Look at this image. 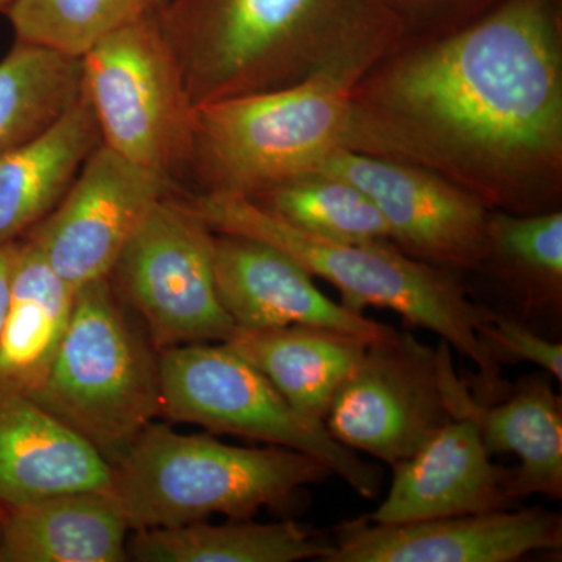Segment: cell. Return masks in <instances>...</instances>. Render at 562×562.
I'll list each match as a JSON object with an SVG mask.
<instances>
[{"mask_svg":"<svg viewBox=\"0 0 562 562\" xmlns=\"http://www.w3.org/2000/svg\"><path fill=\"white\" fill-rule=\"evenodd\" d=\"M550 373H532L509 386L505 401L494 405L469 397L460 417L479 425L491 454H516L513 495L517 502L531 495L562 497V398Z\"/></svg>","mask_w":562,"mask_h":562,"instance_id":"21","label":"cell"},{"mask_svg":"<svg viewBox=\"0 0 562 562\" xmlns=\"http://www.w3.org/2000/svg\"><path fill=\"white\" fill-rule=\"evenodd\" d=\"M160 10L122 25L81 57L83 94L103 146L176 183L192 106Z\"/></svg>","mask_w":562,"mask_h":562,"instance_id":"8","label":"cell"},{"mask_svg":"<svg viewBox=\"0 0 562 562\" xmlns=\"http://www.w3.org/2000/svg\"><path fill=\"white\" fill-rule=\"evenodd\" d=\"M0 552H2V522H0Z\"/></svg>","mask_w":562,"mask_h":562,"instance_id":"31","label":"cell"},{"mask_svg":"<svg viewBox=\"0 0 562 562\" xmlns=\"http://www.w3.org/2000/svg\"><path fill=\"white\" fill-rule=\"evenodd\" d=\"M160 21L192 109L290 87L406 38L379 0H165Z\"/></svg>","mask_w":562,"mask_h":562,"instance_id":"2","label":"cell"},{"mask_svg":"<svg viewBox=\"0 0 562 562\" xmlns=\"http://www.w3.org/2000/svg\"><path fill=\"white\" fill-rule=\"evenodd\" d=\"M249 199L317 238L346 244L391 241L390 227L371 198L335 173H299Z\"/></svg>","mask_w":562,"mask_h":562,"instance_id":"25","label":"cell"},{"mask_svg":"<svg viewBox=\"0 0 562 562\" xmlns=\"http://www.w3.org/2000/svg\"><path fill=\"white\" fill-rule=\"evenodd\" d=\"M392 471L390 492L382 505L366 516L369 522L408 524L505 512L517 502L513 469L492 461L479 425L469 416L443 425Z\"/></svg>","mask_w":562,"mask_h":562,"instance_id":"15","label":"cell"},{"mask_svg":"<svg viewBox=\"0 0 562 562\" xmlns=\"http://www.w3.org/2000/svg\"><path fill=\"white\" fill-rule=\"evenodd\" d=\"M312 171L335 173L369 195L391 241L409 257L457 273L480 271L491 210L452 181L350 149L336 150Z\"/></svg>","mask_w":562,"mask_h":562,"instance_id":"11","label":"cell"},{"mask_svg":"<svg viewBox=\"0 0 562 562\" xmlns=\"http://www.w3.org/2000/svg\"><path fill=\"white\" fill-rule=\"evenodd\" d=\"M83 490H111V465L31 398L0 391V512Z\"/></svg>","mask_w":562,"mask_h":562,"instance_id":"16","label":"cell"},{"mask_svg":"<svg viewBox=\"0 0 562 562\" xmlns=\"http://www.w3.org/2000/svg\"><path fill=\"white\" fill-rule=\"evenodd\" d=\"M102 138L81 98L35 139L0 154V246L20 239L60 203Z\"/></svg>","mask_w":562,"mask_h":562,"instance_id":"19","label":"cell"},{"mask_svg":"<svg viewBox=\"0 0 562 562\" xmlns=\"http://www.w3.org/2000/svg\"><path fill=\"white\" fill-rule=\"evenodd\" d=\"M27 398L110 464L161 416L160 351L109 277L77 290L49 375Z\"/></svg>","mask_w":562,"mask_h":562,"instance_id":"6","label":"cell"},{"mask_svg":"<svg viewBox=\"0 0 562 562\" xmlns=\"http://www.w3.org/2000/svg\"><path fill=\"white\" fill-rule=\"evenodd\" d=\"M408 35L449 32L480 16L501 0H379Z\"/></svg>","mask_w":562,"mask_h":562,"instance_id":"28","label":"cell"},{"mask_svg":"<svg viewBox=\"0 0 562 562\" xmlns=\"http://www.w3.org/2000/svg\"><path fill=\"white\" fill-rule=\"evenodd\" d=\"M179 199L211 232L257 239L284 251L306 272L341 292L347 308L358 313L366 306L391 310L409 324L441 336L479 369L476 401L497 402L509 390L502 380L501 364L476 335L483 305L469 299L460 273L416 260L391 241L346 244L317 238L246 195L195 192Z\"/></svg>","mask_w":562,"mask_h":562,"instance_id":"3","label":"cell"},{"mask_svg":"<svg viewBox=\"0 0 562 562\" xmlns=\"http://www.w3.org/2000/svg\"><path fill=\"white\" fill-rule=\"evenodd\" d=\"M214 277L222 306L241 330L310 325L372 342L392 328L331 301L297 261L257 239L214 233Z\"/></svg>","mask_w":562,"mask_h":562,"instance_id":"14","label":"cell"},{"mask_svg":"<svg viewBox=\"0 0 562 562\" xmlns=\"http://www.w3.org/2000/svg\"><path fill=\"white\" fill-rule=\"evenodd\" d=\"M81 91V58L14 41L0 60V154L49 131Z\"/></svg>","mask_w":562,"mask_h":562,"instance_id":"24","label":"cell"},{"mask_svg":"<svg viewBox=\"0 0 562 562\" xmlns=\"http://www.w3.org/2000/svg\"><path fill=\"white\" fill-rule=\"evenodd\" d=\"M109 279L158 351L225 342L236 330L214 277V232L177 191L151 206Z\"/></svg>","mask_w":562,"mask_h":562,"instance_id":"10","label":"cell"},{"mask_svg":"<svg viewBox=\"0 0 562 562\" xmlns=\"http://www.w3.org/2000/svg\"><path fill=\"white\" fill-rule=\"evenodd\" d=\"M380 61L353 55L290 87L194 106L183 176L194 177L199 192L251 198L312 171L346 149L355 87Z\"/></svg>","mask_w":562,"mask_h":562,"instance_id":"4","label":"cell"},{"mask_svg":"<svg viewBox=\"0 0 562 562\" xmlns=\"http://www.w3.org/2000/svg\"><path fill=\"white\" fill-rule=\"evenodd\" d=\"M16 241L0 246V331H2L3 317H5L7 302H9L11 271H13L14 257H16Z\"/></svg>","mask_w":562,"mask_h":562,"instance_id":"29","label":"cell"},{"mask_svg":"<svg viewBox=\"0 0 562 562\" xmlns=\"http://www.w3.org/2000/svg\"><path fill=\"white\" fill-rule=\"evenodd\" d=\"M77 288L31 236L18 239L0 331V391L31 397L46 382L72 317Z\"/></svg>","mask_w":562,"mask_h":562,"instance_id":"18","label":"cell"},{"mask_svg":"<svg viewBox=\"0 0 562 562\" xmlns=\"http://www.w3.org/2000/svg\"><path fill=\"white\" fill-rule=\"evenodd\" d=\"M305 419L324 424L336 392L357 368L368 341L330 328L290 325L236 328L228 341Z\"/></svg>","mask_w":562,"mask_h":562,"instance_id":"20","label":"cell"},{"mask_svg":"<svg viewBox=\"0 0 562 562\" xmlns=\"http://www.w3.org/2000/svg\"><path fill=\"white\" fill-rule=\"evenodd\" d=\"M476 335L498 364L532 362L561 383V342L552 341L541 335V331L532 330L531 325L517 319L513 314L483 305L482 317L476 324Z\"/></svg>","mask_w":562,"mask_h":562,"instance_id":"27","label":"cell"},{"mask_svg":"<svg viewBox=\"0 0 562 562\" xmlns=\"http://www.w3.org/2000/svg\"><path fill=\"white\" fill-rule=\"evenodd\" d=\"M165 0H13L9 18L18 43L81 58L122 25Z\"/></svg>","mask_w":562,"mask_h":562,"instance_id":"26","label":"cell"},{"mask_svg":"<svg viewBox=\"0 0 562 562\" xmlns=\"http://www.w3.org/2000/svg\"><path fill=\"white\" fill-rule=\"evenodd\" d=\"M110 465L111 490L133 531L202 522L213 514L250 519L262 508H286L333 473L288 447L228 446L154 422Z\"/></svg>","mask_w":562,"mask_h":562,"instance_id":"5","label":"cell"},{"mask_svg":"<svg viewBox=\"0 0 562 562\" xmlns=\"http://www.w3.org/2000/svg\"><path fill=\"white\" fill-rule=\"evenodd\" d=\"M346 149L408 162L487 209L550 211L562 169V0H501L375 66Z\"/></svg>","mask_w":562,"mask_h":562,"instance_id":"1","label":"cell"},{"mask_svg":"<svg viewBox=\"0 0 562 562\" xmlns=\"http://www.w3.org/2000/svg\"><path fill=\"white\" fill-rule=\"evenodd\" d=\"M333 543L324 562H512L560 552L562 519L541 506L391 525L361 517L339 525Z\"/></svg>","mask_w":562,"mask_h":562,"instance_id":"13","label":"cell"},{"mask_svg":"<svg viewBox=\"0 0 562 562\" xmlns=\"http://www.w3.org/2000/svg\"><path fill=\"white\" fill-rule=\"evenodd\" d=\"M13 0H0V13L7 14Z\"/></svg>","mask_w":562,"mask_h":562,"instance_id":"30","label":"cell"},{"mask_svg":"<svg viewBox=\"0 0 562 562\" xmlns=\"http://www.w3.org/2000/svg\"><path fill=\"white\" fill-rule=\"evenodd\" d=\"M0 562H124L127 517L113 490L47 495L0 512Z\"/></svg>","mask_w":562,"mask_h":562,"instance_id":"17","label":"cell"},{"mask_svg":"<svg viewBox=\"0 0 562 562\" xmlns=\"http://www.w3.org/2000/svg\"><path fill=\"white\" fill-rule=\"evenodd\" d=\"M128 557L139 562H324L335 550L333 539L302 528L294 520L276 524L233 520L135 531Z\"/></svg>","mask_w":562,"mask_h":562,"instance_id":"22","label":"cell"},{"mask_svg":"<svg viewBox=\"0 0 562 562\" xmlns=\"http://www.w3.org/2000/svg\"><path fill=\"white\" fill-rule=\"evenodd\" d=\"M161 416L312 454L361 497L375 498L382 472L305 419L265 373L225 342L160 351Z\"/></svg>","mask_w":562,"mask_h":562,"instance_id":"7","label":"cell"},{"mask_svg":"<svg viewBox=\"0 0 562 562\" xmlns=\"http://www.w3.org/2000/svg\"><path fill=\"white\" fill-rule=\"evenodd\" d=\"M465 387L449 344L441 339L432 349L412 333L391 328L368 344L324 425L342 446L394 468L454 419Z\"/></svg>","mask_w":562,"mask_h":562,"instance_id":"9","label":"cell"},{"mask_svg":"<svg viewBox=\"0 0 562 562\" xmlns=\"http://www.w3.org/2000/svg\"><path fill=\"white\" fill-rule=\"evenodd\" d=\"M177 184L110 147H95L65 198L32 231L54 271L79 290L109 277L125 244Z\"/></svg>","mask_w":562,"mask_h":562,"instance_id":"12","label":"cell"},{"mask_svg":"<svg viewBox=\"0 0 562 562\" xmlns=\"http://www.w3.org/2000/svg\"><path fill=\"white\" fill-rule=\"evenodd\" d=\"M482 269H490L512 301L513 306L506 313L528 325L541 319L560 321L561 211L532 214L491 211Z\"/></svg>","mask_w":562,"mask_h":562,"instance_id":"23","label":"cell"}]
</instances>
